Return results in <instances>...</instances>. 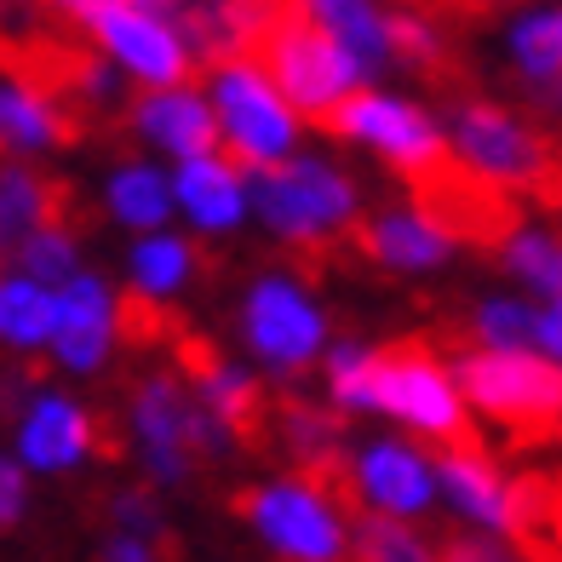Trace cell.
Segmentation results:
<instances>
[{
    "mask_svg": "<svg viewBox=\"0 0 562 562\" xmlns=\"http://www.w3.org/2000/svg\"><path fill=\"white\" fill-rule=\"evenodd\" d=\"M69 213H75L69 184H53L23 161H0V259H12L35 229L69 224Z\"/></svg>",
    "mask_w": 562,
    "mask_h": 562,
    "instance_id": "obj_19",
    "label": "cell"
},
{
    "mask_svg": "<svg viewBox=\"0 0 562 562\" xmlns=\"http://www.w3.org/2000/svg\"><path fill=\"white\" fill-rule=\"evenodd\" d=\"M459 396L505 430L510 448L562 442V368L533 350H459Z\"/></svg>",
    "mask_w": 562,
    "mask_h": 562,
    "instance_id": "obj_2",
    "label": "cell"
},
{
    "mask_svg": "<svg viewBox=\"0 0 562 562\" xmlns=\"http://www.w3.org/2000/svg\"><path fill=\"white\" fill-rule=\"evenodd\" d=\"M437 482L442 494L453 499V510H465L471 522L482 528H510V482L505 471L488 459V448H442L437 453Z\"/></svg>",
    "mask_w": 562,
    "mask_h": 562,
    "instance_id": "obj_22",
    "label": "cell"
},
{
    "mask_svg": "<svg viewBox=\"0 0 562 562\" xmlns=\"http://www.w3.org/2000/svg\"><path fill=\"white\" fill-rule=\"evenodd\" d=\"M104 562H178V546L133 540V533H110V540H104Z\"/></svg>",
    "mask_w": 562,
    "mask_h": 562,
    "instance_id": "obj_36",
    "label": "cell"
},
{
    "mask_svg": "<svg viewBox=\"0 0 562 562\" xmlns=\"http://www.w3.org/2000/svg\"><path fill=\"white\" fill-rule=\"evenodd\" d=\"M510 540L522 562H562V476L528 471L510 482Z\"/></svg>",
    "mask_w": 562,
    "mask_h": 562,
    "instance_id": "obj_23",
    "label": "cell"
},
{
    "mask_svg": "<svg viewBox=\"0 0 562 562\" xmlns=\"http://www.w3.org/2000/svg\"><path fill=\"white\" fill-rule=\"evenodd\" d=\"M499 265L517 276V281H528L533 293L562 299V236H551V229L517 224L505 236V247H499Z\"/></svg>",
    "mask_w": 562,
    "mask_h": 562,
    "instance_id": "obj_27",
    "label": "cell"
},
{
    "mask_svg": "<svg viewBox=\"0 0 562 562\" xmlns=\"http://www.w3.org/2000/svg\"><path fill=\"white\" fill-rule=\"evenodd\" d=\"M213 115H218L224 156L241 172H259V167H276L293 156L299 121L288 110V98L265 81V69L252 58L213 64Z\"/></svg>",
    "mask_w": 562,
    "mask_h": 562,
    "instance_id": "obj_7",
    "label": "cell"
},
{
    "mask_svg": "<svg viewBox=\"0 0 562 562\" xmlns=\"http://www.w3.org/2000/svg\"><path fill=\"white\" fill-rule=\"evenodd\" d=\"M75 138H81V121L53 92L18 81V75H0V149L35 156V149H64Z\"/></svg>",
    "mask_w": 562,
    "mask_h": 562,
    "instance_id": "obj_20",
    "label": "cell"
},
{
    "mask_svg": "<svg viewBox=\"0 0 562 562\" xmlns=\"http://www.w3.org/2000/svg\"><path fill=\"white\" fill-rule=\"evenodd\" d=\"M437 562H510L494 540H482V533H465V528H453L448 540L437 546Z\"/></svg>",
    "mask_w": 562,
    "mask_h": 562,
    "instance_id": "obj_35",
    "label": "cell"
},
{
    "mask_svg": "<svg viewBox=\"0 0 562 562\" xmlns=\"http://www.w3.org/2000/svg\"><path fill=\"white\" fill-rule=\"evenodd\" d=\"M23 510H30V476H23L18 459L0 453V533L23 522Z\"/></svg>",
    "mask_w": 562,
    "mask_h": 562,
    "instance_id": "obj_34",
    "label": "cell"
},
{
    "mask_svg": "<svg viewBox=\"0 0 562 562\" xmlns=\"http://www.w3.org/2000/svg\"><path fill=\"white\" fill-rule=\"evenodd\" d=\"M533 201H540V207H551V213H562V149L551 156L546 178H540V184H533Z\"/></svg>",
    "mask_w": 562,
    "mask_h": 562,
    "instance_id": "obj_38",
    "label": "cell"
},
{
    "mask_svg": "<svg viewBox=\"0 0 562 562\" xmlns=\"http://www.w3.org/2000/svg\"><path fill=\"white\" fill-rule=\"evenodd\" d=\"M327 391L339 407L356 414H391L402 425L425 430L437 448H476V425L459 402V385L437 362L425 339L391 345H339L327 356Z\"/></svg>",
    "mask_w": 562,
    "mask_h": 562,
    "instance_id": "obj_1",
    "label": "cell"
},
{
    "mask_svg": "<svg viewBox=\"0 0 562 562\" xmlns=\"http://www.w3.org/2000/svg\"><path fill=\"white\" fill-rule=\"evenodd\" d=\"M533 92V104H540L546 115H562V69L551 75V81H540V87H528Z\"/></svg>",
    "mask_w": 562,
    "mask_h": 562,
    "instance_id": "obj_39",
    "label": "cell"
},
{
    "mask_svg": "<svg viewBox=\"0 0 562 562\" xmlns=\"http://www.w3.org/2000/svg\"><path fill=\"white\" fill-rule=\"evenodd\" d=\"M126 270H133V293L167 299V293H178L195 276V247L184 236H144L133 247V265Z\"/></svg>",
    "mask_w": 562,
    "mask_h": 562,
    "instance_id": "obj_29",
    "label": "cell"
},
{
    "mask_svg": "<svg viewBox=\"0 0 562 562\" xmlns=\"http://www.w3.org/2000/svg\"><path fill=\"white\" fill-rule=\"evenodd\" d=\"M533 316L540 311H528L517 299H482L465 316V327H471L476 350H528L533 345Z\"/></svg>",
    "mask_w": 562,
    "mask_h": 562,
    "instance_id": "obj_32",
    "label": "cell"
},
{
    "mask_svg": "<svg viewBox=\"0 0 562 562\" xmlns=\"http://www.w3.org/2000/svg\"><path fill=\"white\" fill-rule=\"evenodd\" d=\"M46 339H53V293L18 270H0V345L30 356L46 350Z\"/></svg>",
    "mask_w": 562,
    "mask_h": 562,
    "instance_id": "obj_26",
    "label": "cell"
},
{
    "mask_svg": "<svg viewBox=\"0 0 562 562\" xmlns=\"http://www.w3.org/2000/svg\"><path fill=\"white\" fill-rule=\"evenodd\" d=\"M172 201L190 213L195 229H236L247 218V190H241V167L224 156H195V161H178L172 178Z\"/></svg>",
    "mask_w": 562,
    "mask_h": 562,
    "instance_id": "obj_21",
    "label": "cell"
},
{
    "mask_svg": "<svg viewBox=\"0 0 562 562\" xmlns=\"http://www.w3.org/2000/svg\"><path fill=\"white\" fill-rule=\"evenodd\" d=\"M533 345H540L546 362L562 368V299H551L540 316H533Z\"/></svg>",
    "mask_w": 562,
    "mask_h": 562,
    "instance_id": "obj_37",
    "label": "cell"
},
{
    "mask_svg": "<svg viewBox=\"0 0 562 562\" xmlns=\"http://www.w3.org/2000/svg\"><path fill=\"white\" fill-rule=\"evenodd\" d=\"M402 184H407V207L437 224L448 241H471L482 252H499L505 236L522 224V201L505 184H494V178L471 172L459 156H448L442 167H430L419 178H402Z\"/></svg>",
    "mask_w": 562,
    "mask_h": 562,
    "instance_id": "obj_8",
    "label": "cell"
},
{
    "mask_svg": "<svg viewBox=\"0 0 562 562\" xmlns=\"http://www.w3.org/2000/svg\"><path fill=\"white\" fill-rule=\"evenodd\" d=\"M304 12H311L327 35H334L356 64H385L391 58V35H385V7H373V0H304Z\"/></svg>",
    "mask_w": 562,
    "mask_h": 562,
    "instance_id": "obj_25",
    "label": "cell"
},
{
    "mask_svg": "<svg viewBox=\"0 0 562 562\" xmlns=\"http://www.w3.org/2000/svg\"><path fill=\"white\" fill-rule=\"evenodd\" d=\"M350 562H437V551H430L402 517L362 510L356 533H350Z\"/></svg>",
    "mask_w": 562,
    "mask_h": 562,
    "instance_id": "obj_31",
    "label": "cell"
},
{
    "mask_svg": "<svg viewBox=\"0 0 562 562\" xmlns=\"http://www.w3.org/2000/svg\"><path fill=\"white\" fill-rule=\"evenodd\" d=\"M133 133L144 144L167 149L178 161H195V156H218L224 138H218V115L201 92L190 87H156L133 104Z\"/></svg>",
    "mask_w": 562,
    "mask_h": 562,
    "instance_id": "obj_16",
    "label": "cell"
},
{
    "mask_svg": "<svg viewBox=\"0 0 562 562\" xmlns=\"http://www.w3.org/2000/svg\"><path fill=\"white\" fill-rule=\"evenodd\" d=\"M172 362L195 385V402L207 407L213 425L229 442L270 448V391L259 385V379L241 373L213 339H201L195 327H184V334L172 339Z\"/></svg>",
    "mask_w": 562,
    "mask_h": 562,
    "instance_id": "obj_11",
    "label": "cell"
},
{
    "mask_svg": "<svg viewBox=\"0 0 562 562\" xmlns=\"http://www.w3.org/2000/svg\"><path fill=\"white\" fill-rule=\"evenodd\" d=\"M12 270L30 276V281H41L46 293L64 288V281L81 270V241H75V224H46V229H35V236L12 252Z\"/></svg>",
    "mask_w": 562,
    "mask_h": 562,
    "instance_id": "obj_30",
    "label": "cell"
},
{
    "mask_svg": "<svg viewBox=\"0 0 562 562\" xmlns=\"http://www.w3.org/2000/svg\"><path fill=\"white\" fill-rule=\"evenodd\" d=\"M356 488H362L368 510H385V517H419V510L430 505V494H437V476H430V465L414 448L373 442V448H362V459H356Z\"/></svg>",
    "mask_w": 562,
    "mask_h": 562,
    "instance_id": "obj_18",
    "label": "cell"
},
{
    "mask_svg": "<svg viewBox=\"0 0 562 562\" xmlns=\"http://www.w3.org/2000/svg\"><path fill=\"white\" fill-rule=\"evenodd\" d=\"M236 517H247L288 562H345V522L322 494L304 482H265V488H241L229 499Z\"/></svg>",
    "mask_w": 562,
    "mask_h": 562,
    "instance_id": "obj_10",
    "label": "cell"
},
{
    "mask_svg": "<svg viewBox=\"0 0 562 562\" xmlns=\"http://www.w3.org/2000/svg\"><path fill=\"white\" fill-rule=\"evenodd\" d=\"M110 533H133V540H156V546H172V533L161 522L156 499H149L144 488H121L110 499Z\"/></svg>",
    "mask_w": 562,
    "mask_h": 562,
    "instance_id": "obj_33",
    "label": "cell"
},
{
    "mask_svg": "<svg viewBox=\"0 0 562 562\" xmlns=\"http://www.w3.org/2000/svg\"><path fill=\"white\" fill-rule=\"evenodd\" d=\"M46 350L69 373H98L115 350V293L98 276L75 270L64 288H53V339Z\"/></svg>",
    "mask_w": 562,
    "mask_h": 562,
    "instance_id": "obj_15",
    "label": "cell"
},
{
    "mask_svg": "<svg viewBox=\"0 0 562 562\" xmlns=\"http://www.w3.org/2000/svg\"><path fill=\"white\" fill-rule=\"evenodd\" d=\"M87 30H92L98 46H104V58L115 69H126L133 81H144V87H184L190 46L178 41L172 23H161V18H149V12H138V7L121 0V7L98 12Z\"/></svg>",
    "mask_w": 562,
    "mask_h": 562,
    "instance_id": "obj_14",
    "label": "cell"
},
{
    "mask_svg": "<svg viewBox=\"0 0 562 562\" xmlns=\"http://www.w3.org/2000/svg\"><path fill=\"white\" fill-rule=\"evenodd\" d=\"M241 334L276 373L293 379V373H304L322 356L327 322L311 304V293L299 288V276H259L252 293H247V304H241Z\"/></svg>",
    "mask_w": 562,
    "mask_h": 562,
    "instance_id": "obj_12",
    "label": "cell"
},
{
    "mask_svg": "<svg viewBox=\"0 0 562 562\" xmlns=\"http://www.w3.org/2000/svg\"><path fill=\"white\" fill-rule=\"evenodd\" d=\"M87 453H121V442L81 402L58 391H35L18 407V465L23 471H75Z\"/></svg>",
    "mask_w": 562,
    "mask_h": 562,
    "instance_id": "obj_13",
    "label": "cell"
},
{
    "mask_svg": "<svg viewBox=\"0 0 562 562\" xmlns=\"http://www.w3.org/2000/svg\"><path fill=\"white\" fill-rule=\"evenodd\" d=\"M362 259L373 265H385V270H402V276H414V270H437L453 241L442 236L430 218H419L414 207H391V213H379V218H362V224H350V236H345Z\"/></svg>",
    "mask_w": 562,
    "mask_h": 562,
    "instance_id": "obj_17",
    "label": "cell"
},
{
    "mask_svg": "<svg viewBox=\"0 0 562 562\" xmlns=\"http://www.w3.org/2000/svg\"><path fill=\"white\" fill-rule=\"evenodd\" d=\"M104 207H110L115 224L156 236V229L167 224V213H172V178H161L156 167H144V161H126V167L110 172Z\"/></svg>",
    "mask_w": 562,
    "mask_h": 562,
    "instance_id": "obj_24",
    "label": "cell"
},
{
    "mask_svg": "<svg viewBox=\"0 0 562 562\" xmlns=\"http://www.w3.org/2000/svg\"><path fill=\"white\" fill-rule=\"evenodd\" d=\"M247 207L270 224L276 241H288L304 265H327L334 241L350 236L356 224V184L327 167L316 156H288L276 167H259L252 172V195Z\"/></svg>",
    "mask_w": 562,
    "mask_h": 562,
    "instance_id": "obj_3",
    "label": "cell"
},
{
    "mask_svg": "<svg viewBox=\"0 0 562 562\" xmlns=\"http://www.w3.org/2000/svg\"><path fill=\"white\" fill-rule=\"evenodd\" d=\"M252 64L265 69V81L288 98V110H304L311 121H322L327 110H339L345 98L362 81V64H356L345 46L322 30V23L304 12V0L281 7L265 35L252 41Z\"/></svg>",
    "mask_w": 562,
    "mask_h": 562,
    "instance_id": "obj_4",
    "label": "cell"
},
{
    "mask_svg": "<svg viewBox=\"0 0 562 562\" xmlns=\"http://www.w3.org/2000/svg\"><path fill=\"white\" fill-rule=\"evenodd\" d=\"M126 419H133L144 471L156 482H167V488L190 482L229 442L178 373H144L133 385V402H126Z\"/></svg>",
    "mask_w": 562,
    "mask_h": 562,
    "instance_id": "obj_5",
    "label": "cell"
},
{
    "mask_svg": "<svg viewBox=\"0 0 562 562\" xmlns=\"http://www.w3.org/2000/svg\"><path fill=\"white\" fill-rule=\"evenodd\" d=\"M510 58H517L528 87L551 81L562 69V7H533L510 23Z\"/></svg>",
    "mask_w": 562,
    "mask_h": 562,
    "instance_id": "obj_28",
    "label": "cell"
},
{
    "mask_svg": "<svg viewBox=\"0 0 562 562\" xmlns=\"http://www.w3.org/2000/svg\"><path fill=\"white\" fill-rule=\"evenodd\" d=\"M442 138L471 172L494 178V184H505L510 195L517 190L533 195V184L546 178V167L557 156V144L540 133V126H528L517 110L488 104V98H476V92H459L448 104V133Z\"/></svg>",
    "mask_w": 562,
    "mask_h": 562,
    "instance_id": "obj_6",
    "label": "cell"
},
{
    "mask_svg": "<svg viewBox=\"0 0 562 562\" xmlns=\"http://www.w3.org/2000/svg\"><path fill=\"white\" fill-rule=\"evenodd\" d=\"M322 133H339L350 144H368L379 149L396 178H419L430 167H442L453 149L442 138V126L430 121L419 104H402V98H385V92H350L339 110H327L322 121Z\"/></svg>",
    "mask_w": 562,
    "mask_h": 562,
    "instance_id": "obj_9",
    "label": "cell"
}]
</instances>
